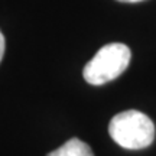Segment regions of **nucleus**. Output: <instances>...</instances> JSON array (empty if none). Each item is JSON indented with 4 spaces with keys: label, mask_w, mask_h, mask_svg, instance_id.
I'll return each instance as SVG.
<instances>
[{
    "label": "nucleus",
    "mask_w": 156,
    "mask_h": 156,
    "mask_svg": "<svg viewBox=\"0 0 156 156\" xmlns=\"http://www.w3.org/2000/svg\"><path fill=\"white\" fill-rule=\"evenodd\" d=\"M108 133L119 146L137 151L152 145L155 139V124L145 113L139 110H126L112 119Z\"/></svg>",
    "instance_id": "obj_1"
},
{
    "label": "nucleus",
    "mask_w": 156,
    "mask_h": 156,
    "mask_svg": "<svg viewBox=\"0 0 156 156\" xmlns=\"http://www.w3.org/2000/svg\"><path fill=\"white\" fill-rule=\"evenodd\" d=\"M117 2H122V3H137V2H142V0H117Z\"/></svg>",
    "instance_id": "obj_5"
},
{
    "label": "nucleus",
    "mask_w": 156,
    "mask_h": 156,
    "mask_svg": "<svg viewBox=\"0 0 156 156\" xmlns=\"http://www.w3.org/2000/svg\"><path fill=\"white\" fill-rule=\"evenodd\" d=\"M132 52L120 42L104 45L84 67V80L91 85H103L120 77L129 67Z\"/></svg>",
    "instance_id": "obj_2"
},
{
    "label": "nucleus",
    "mask_w": 156,
    "mask_h": 156,
    "mask_svg": "<svg viewBox=\"0 0 156 156\" xmlns=\"http://www.w3.org/2000/svg\"><path fill=\"white\" fill-rule=\"evenodd\" d=\"M46 156H94V153L85 142L74 137L67 140L62 146L52 151Z\"/></svg>",
    "instance_id": "obj_3"
},
{
    "label": "nucleus",
    "mask_w": 156,
    "mask_h": 156,
    "mask_svg": "<svg viewBox=\"0 0 156 156\" xmlns=\"http://www.w3.org/2000/svg\"><path fill=\"white\" fill-rule=\"evenodd\" d=\"M5 48H6V42H5V36L0 32V62H2V58H3V54H5Z\"/></svg>",
    "instance_id": "obj_4"
}]
</instances>
